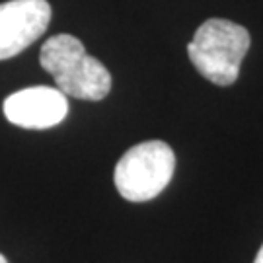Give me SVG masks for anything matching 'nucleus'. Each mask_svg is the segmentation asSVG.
Instances as JSON below:
<instances>
[{
    "label": "nucleus",
    "mask_w": 263,
    "mask_h": 263,
    "mask_svg": "<svg viewBox=\"0 0 263 263\" xmlns=\"http://www.w3.org/2000/svg\"><path fill=\"white\" fill-rule=\"evenodd\" d=\"M39 63L66 98L100 102L111 90L109 70L88 55L82 41L74 35L59 33L47 39L39 53Z\"/></svg>",
    "instance_id": "1"
},
{
    "label": "nucleus",
    "mask_w": 263,
    "mask_h": 263,
    "mask_svg": "<svg viewBox=\"0 0 263 263\" xmlns=\"http://www.w3.org/2000/svg\"><path fill=\"white\" fill-rule=\"evenodd\" d=\"M250 31L230 20L211 18L201 24L187 45L191 65L216 86L238 80L240 66L250 49Z\"/></svg>",
    "instance_id": "2"
},
{
    "label": "nucleus",
    "mask_w": 263,
    "mask_h": 263,
    "mask_svg": "<svg viewBox=\"0 0 263 263\" xmlns=\"http://www.w3.org/2000/svg\"><path fill=\"white\" fill-rule=\"evenodd\" d=\"M176 170V154L166 142L146 141L125 152L115 166L113 181L123 199L144 203L168 187Z\"/></svg>",
    "instance_id": "3"
},
{
    "label": "nucleus",
    "mask_w": 263,
    "mask_h": 263,
    "mask_svg": "<svg viewBox=\"0 0 263 263\" xmlns=\"http://www.w3.org/2000/svg\"><path fill=\"white\" fill-rule=\"evenodd\" d=\"M51 22L47 0H8L0 4V61L35 43Z\"/></svg>",
    "instance_id": "4"
},
{
    "label": "nucleus",
    "mask_w": 263,
    "mask_h": 263,
    "mask_svg": "<svg viewBox=\"0 0 263 263\" xmlns=\"http://www.w3.org/2000/svg\"><path fill=\"white\" fill-rule=\"evenodd\" d=\"M68 113L66 96L49 86H31L4 100V115L22 129H49Z\"/></svg>",
    "instance_id": "5"
},
{
    "label": "nucleus",
    "mask_w": 263,
    "mask_h": 263,
    "mask_svg": "<svg viewBox=\"0 0 263 263\" xmlns=\"http://www.w3.org/2000/svg\"><path fill=\"white\" fill-rule=\"evenodd\" d=\"M254 263H263V246L259 248V252H257V255H255Z\"/></svg>",
    "instance_id": "6"
},
{
    "label": "nucleus",
    "mask_w": 263,
    "mask_h": 263,
    "mask_svg": "<svg viewBox=\"0 0 263 263\" xmlns=\"http://www.w3.org/2000/svg\"><path fill=\"white\" fill-rule=\"evenodd\" d=\"M0 263H8V259H6V257H4L2 254H0Z\"/></svg>",
    "instance_id": "7"
}]
</instances>
